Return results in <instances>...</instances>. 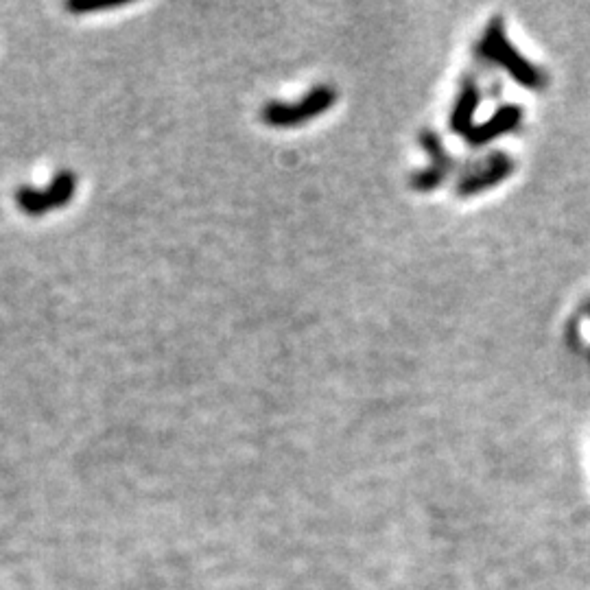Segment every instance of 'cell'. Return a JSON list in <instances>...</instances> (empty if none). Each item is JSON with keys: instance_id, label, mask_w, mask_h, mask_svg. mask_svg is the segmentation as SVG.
I'll return each instance as SVG.
<instances>
[{"instance_id": "6da1fadb", "label": "cell", "mask_w": 590, "mask_h": 590, "mask_svg": "<svg viewBox=\"0 0 590 590\" xmlns=\"http://www.w3.org/2000/svg\"><path fill=\"white\" fill-rule=\"evenodd\" d=\"M481 51L490 59H494L501 68H505L507 73L512 75V79L518 81L521 86L529 90H538L540 86H545V75H542L527 57L518 53L516 46L507 40L501 18L492 20L488 25L486 35H483V42H481Z\"/></svg>"}, {"instance_id": "7a4b0ae2", "label": "cell", "mask_w": 590, "mask_h": 590, "mask_svg": "<svg viewBox=\"0 0 590 590\" xmlns=\"http://www.w3.org/2000/svg\"><path fill=\"white\" fill-rule=\"evenodd\" d=\"M335 101H337V90L333 86H317L300 101L267 103L261 112V118L269 127H280V129L298 127L328 112L335 105Z\"/></svg>"}, {"instance_id": "3957f363", "label": "cell", "mask_w": 590, "mask_h": 590, "mask_svg": "<svg viewBox=\"0 0 590 590\" xmlns=\"http://www.w3.org/2000/svg\"><path fill=\"white\" fill-rule=\"evenodd\" d=\"M77 193V175L73 171H59L49 186H20L16 188V204L29 217H44L46 212L68 206Z\"/></svg>"}, {"instance_id": "277c9868", "label": "cell", "mask_w": 590, "mask_h": 590, "mask_svg": "<svg viewBox=\"0 0 590 590\" xmlns=\"http://www.w3.org/2000/svg\"><path fill=\"white\" fill-rule=\"evenodd\" d=\"M514 171V160L510 156H505V153H494L486 162L481 164L477 171H472L470 175H466L462 182L457 186V193L462 197H470V195H479L483 191H488V188H494L497 184H501L503 180L512 175Z\"/></svg>"}, {"instance_id": "5b68a950", "label": "cell", "mask_w": 590, "mask_h": 590, "mask_svg": "<svg viewBox=\"0 0 590 590\" xmlns=\"http://www.w3.org/2000/svg\"><path fill=\"white\" fill-rule=\"evenodd\" d=\"M521 118H523V110L518 108V105H503V108L494 112L486 123L472 125V129L466 134L468 143L475 147L488 145L490 140L514 132L518 123H521Z\"/></svg>"}, {"instance_id": "8992f818", "label": "cell", "mask_w": 590, "mask_h": 590, "mask_svg": "<svg viewBox=\"0 0 590 590\" xmlns=\"http://www.w3.org/2000/svg\"><path fill=\"white\" fill-rule=\"evenodd\" d=\"M481 103V92L475 81H468V84L459 92L455 101V108L451 112V129L457 134H468L472 129V118Z\"/></svg>"}, {"instance_id": "52a82bcc", "label": "cell", "mask_w": 590, "mask_h": 590, "mask_svg": "<svg viewBox=\"0 0 590 590\" xmlns=\"http://www.w3.org/2000/svg\"><path fill=\"white\" fill-rule=\"evenodd\" d=\"M422 145L431 156V167L448 175V171L453 169V160H451V156H448V151L444 149L442 140L435 134H424L422 136Z\"/></svg>"}, {"instance_id": "ba28073f", "label": "cell", "mask_w": 590, "mask_h": 590, "mask_svg": "<svg viewBox=\"0 0 590 590\" xmlns=\"http://www.w3.org/2000/svg\"><path fill=\"white\" fill-rule=\"evenodd\" d=\"M123 3H88V0H68L64 5L66 11L75 16H84V14H94V11H108L121 7Z\"/></svg>"}, {"instance_id": "9c48e42d", "label": "cell", "mask_w": 590, "mask_h": 590, "mask_svg": "<svg viewBox=\"0 0 590 590\" xmlns=\"http://www.w3.org/2000/svg\"><path fill=\"white\" fill-rule=\"evenodd\" d=\"M588 311H590V309H588Z\"/></svg>"}]
</instances>
